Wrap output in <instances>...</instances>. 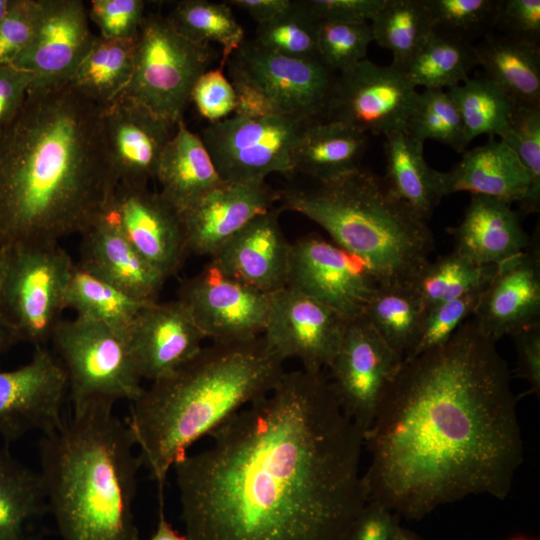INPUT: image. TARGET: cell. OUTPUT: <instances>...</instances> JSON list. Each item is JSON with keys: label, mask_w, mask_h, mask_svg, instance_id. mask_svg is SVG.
Segmentation results:
<instances>
[{"label": "cell", "mask_w": 540, "mask_h": 540, "mask_svg": "<svg viewBox=\"0 0 540 540\" xmlns=\"http://www.w3.org/2000/svg\"><path fill=\"white\" fill-rule=\"evenodd\" d=\"M281 211L321 226L332 241L364 260L380 284L413 285L434 239L426 220L397 198L384 179L360 168L339 178L280 190Z\"/></svg>", "instance_id": "obj_6"}, {"label": "cell", "mask_w": 540, "mask_h": 540, "mask_svg": "<svg viewBox=\"0 0 540 540\" xmlns=\"http://www.w3.org/2000/svg\"><path fill=\"white\" fill-rule=\"evenodd\" d=\"M427 311L412 285L380 284L364 317L404 359L416 344Z\"/></svg>", "instance_id": "obj_34"}, {"label": "cell", "mask_w": 540, "mask_h": 540, "mask_svg": "<svg viewBox=\"0 0 540 540\" xmlns=\"http://www.w3.org/2000/svg\"><path fill=\"white\" fill-rule=\"evenodd\" d=\"M88 10L80 0H41L34 36L14 65L32 72L33 87L66 82L91 48Z\"/></svg>", "instance_id": "obj_21"}, {"label": "cell", "mask_w": 540, "mask_h": 540, "mask_svg": "<svg viewBox=\"0 0 540 540\" xmlns=\"http://www.w3.org/2000/svg\"><path fill=\"white\" fill-rule=\"evenodd\" d=\"M392 540H420L414 533L402 528L400 525L396 528Z\"/></svg>", "instance_id": "obj_60"}, {"label": "cell", "mask_w": 540, "mask_h": 540, "mask_svg": "<svg viewBox=\"0 0 540 540\" xmlns=\"http://www.w3.org/2000/svg\"><path fill=\"white\" fill-rule=\"evenodd\" d=\"M66 373L73 408L103 401H134L142 379L127 339L109 327L83 317L61 320L52 337Z\"/></svg>", "instance_id": "obj_8"}, {"label": "cell", "mask_w": 540, "mask_h": 540, "mask_svg": "<svg viewBox=\"0 0 540 540\" xmlns=\"http://www.w3.org/2000/svg\"><path fill=\"white\" fill-rule=\"evenodd\" d=\"M403 360L364 316L347 323L328 380L342 411L364 433Z\"/></svg>", "instance_id": "obj_14"}, {"label": "cell", "mask_w": 540, "mask_h": 540, "mask_svg": "<svg viewBox=\"0 0 540 540\" xmlns=\"http://www.w3.org/2000/svg\"><path fill=\"white\" fill-rule=\"evenodd\" d=\"M204 339L190 312L178 299L148 303L127 335L139 376L151 382L190 360L203 347Z\"/></svg>", "instance_id": "obj_23"}, {"label": "cell", "mask_w": 540, "mask_h": 540, "mask_svg": "<svg viewBox=\"0 0 540 540\" xmlns=\"http://www.w3.org/2000/svg\"><path fill=\"white\" fill-rule=\"evenodd\" d=\"M370 26L373 41L392 53L391 64L401 70L432 33L424 0H386Z\"/></svg>", "instance_id": "obj_36"}, {"label": "cell", "mask_w": 540, "mask_h": 540, "mask_svg": "<svg viewBox=\"0 0 540 540\" xmlns=\"http://www.w3.org/2000/svg\"><path fill=\"white\" fill-rule=\"evenodd\" d=\"M485 286L428 309L416 344L404 360L444 344L473 316Z\"/></svg>", "instance_id": "obj_46"}, {"label": "cell", "mask_w": 540, "mask_h": 540, "mask_svg": "<svg viewBox=\"0 0 540 540\" xmlns=\"http://www.w3.org/2000/svg\"><path fill=\"white\" fill-rule=\"evenodd\" d=\"M518 157L531 182L527 201L521 207L526 214L540 207V107L516 105L505 131L499 136Z\"/></svg>", "instance_id": "obj_44"}, {"label": "cell", "mask_w": 540, "mask_h": 540, "mask_svg": "<svg viewBox=\"0 0 540 540\" xmlns=\"http://www.w3.org/2000/svg\"><path fill=\"white\" fill-rule=\"evenodd\" d=\"M347 323L331 308L286 286L271 294L263 337L283 361L295 358L302 369L322 372L336 355Z\"/></svg>", "instance_id": "obj_17"}, {"label": "cell", "mask_w": 540, "mask_h": 540, "mask_svg": "<svg viewBox=\"0 0 540 540\" xmlns=\"http://www.w3.org/2000/svg\"><path fill=\"white\" fill-rule=\"evenodd\" d=\"M372 41L370 22L318 21V58L334 73H339L365 59Z\"/></svg>", "instance_id": "obj_45"}, {"label": "cell", "mask_w": 540, "mask_h": 540, "mask_svg": "<svg viewBox=\"0 0 540 540\" xmlns=\"http://www.w3.org/2000/svg\"><path fill=\"white\" fill-rule=\"evenodd\" d=\"M310 121L288 116L251 120L232 115L209 124L200 137L221 179H265L271 173L293 174L292 154Z\"/></svg>", "instance_id": "obj_10"}, {"label": "cell", "mask_w": 540, "mask_h": 540, "mask_svg": "<svg viewBox=\"0 0 540 540\" xmlns=\"http://www.w3.org/2000/svg\"><path fill=\"white\" fill-rule=\"evenodd\" d=\"M493 30L500 35L540 44V0H500Z\"/></svg>", "instance_id": "obj_50"}, {"label": "cell", "mask_w": 540, "mask_h": 540, "mask_svg": "<svg viewBox=\"0 0 540 540\" xmlns=\"http://www.w3.org/2000/svg\"><path fill=\"white\" fill-rule=\"evenodd\" d=\"M476 66L474 44L431 33L403 71L414 87L448 90L465 82Z\"/></svg>", "instance_id": "obj_38"}, {"label": "cell", "mask_w": 540, "mask_h": 540, "mask_svg": "<svg viewBox=\"0 0 540 540\" xmlns=\"http://www.w3.org/2000/svg\"><path fill=\"white\" fill-rule=\"evenodd\" d=\"M158 522L153 534L147 540H188L167 520L164 512V499H159Z\"/></svg>", "instance_id": "obj_57"}, {"label": "cell", "mask_w": 540, "mask_h": 540, "mask_svg": "<svg viewBox=\"0 0 540 540\" xmlns=\"http://www.w3.org/2000/svg\"><path fill=\"white\" fill-rule=\"evenodd\" d=\"M477 65L517 104L540 107V45L490 34L474 44Z\"/></svg>", "instance_id": "obj_31"}, {"label": "cell", "mask_w": 540, "mask_h": 540, "mask_svg": "<svg viewBox=\"0 0 540 540\" xmlns=\"http://www.w3.org/2000/svg\"><path fill=\"white\" fill-rule=\"evenodd\" d=\"M399 516L383 504L369 500L342 540H392Z\"/></svg>", "instance_id": "obj_52"}, {"label": "cell", "mask_w": 540, "mask_h": 540, "mask_svg": "<svg viewBox=\"0 0 540 540\" xmlns=\"http://www.w3.org/2000/svg\"><path fill=\"white\" fill-rule=\"evenodd\" d=\"M16 342H18V340L14 333L0 317V354L9 349Z\"/></svg>", "instance_id": "obj_58"}, {"label": "cell", "mask_w": 540, "mask_h": 540, "mask_svg": "<svg viewBox=\"0 0 540 540\" xmlns=\"http://www.w3.org/2000/svg\"><path fill=\"white\" fill-rule=\"evenodd\" d=\"M41 0H13L0 22V65L14 64L30 44L39 21Z\"/></svg>", "instance_id": "obj_47"}, {"label": "cell", "mask_w": 540, "mask_h": 540, "mask_svg": "<svg viewBox=\"0 0 540 540\" xmlns=\"http://www.w3.org/2000/svg\"><path fill=\"white\" fill-rule=\"evenodd\" d=\"M417 95L403 70L363 59L335 76L322 118L366 134L405 131Z\"/></svg>", "instance_id": "obj_12"}, {"label": "cell", "mask_w": 540, "mask_h": 540, "mask_svg": "<svg viewBox=\"0 0 540 540\" xmlns=\"http://www.w3.org/2000/svg\"><path fill=\"white\" fill-rule=\"evenodd\" d=\"M495 268L477 264L454 250L429 261L412 286L430 309L484 287Z\"/></svg>", "instance_id": "obj_39"}, {"label": "cell", "mask_w": 540, "mask_h": 540, "mask_svg": "<svg viewBox=\"0 0 540 540\" xmlns=\"http://www.w3.org/2000/svg\"><path fill=\"white\" fill-rule=\"evenodd\" d=\"M102 110L66 81L30 88L0 128V249L58 244L101 217L118 185Z\"/></svg>", "instance_id": "obj_3"}, {"label": "cell", "mask_w": 540, "mask_h": 540, "mask_svg": "<svg viewBox=\"0 0 540 540\" xmlns=\"http://www.w3.org/2000/svg\"><path fill=\"white\" fill-rule=\"evenodd\" d=\"M448 91L457 105L467 145L479 135L499 137L517 105L484 73Z\"/></svg>", "instance_id": "obj_37"}, {"label": "cell", "mask_w": 540, "mask_h": 540, "mask_svg": "<svg viewBox=\"0 0 540 540\" xmlns=\"http://www.w3.org/2000/svg\"><path fill=\"white\" fill-rule=\"evenodd\" d=\"M379 285L364 260L332 240L311 233L291 243L287 286L311 296L348 322L364 316Z\"/></svg>", "instance_id": "obj_13"}, {"label": "cell", "mask_w": 540, "mask_h": 540, "mask_svg": "<svg viewBox=\"0 0 540 540\" xmlns=\"http://www.w3.org/2000/svg\"><path fill=\"white\" fill-rule=\"evenodd\" d=\"M135 42L96 36L69 84L98 106H108L121 96L130 80Z\"/></svg>", "instance_id": "obj_33"}, {"label": "cell", "mask_w": 540, "mask_h": 540, "mask_svg": "<svg viewBox=\"0 0 540 540\" xmlns=\"http://www.w3.org/2000/svg\"><path fill=\"white\" fill-rule=\"evenodd\" d=\"M507 540H534V539H531V538H528V537H524V536H517V537H512V538H509Z\"/></svg>", "instance_id": "obj_62"}, {"label": "cell", "mask_w": 540, "mask_h": 540, "mask_svg": "<svg viewBox=\"0 0 540 540\" xmlns=\"http://www.w3.org/2000/svg\"><path fill=\"white\" fill-rule=\"evenodd\" d=\"M405 131L423 143L435 140L460 153L467 147L462 120L448 90L418 92Z\"/></svg>", "instance_id": "obj_41"}, {"label": "cell", "mask_w": 540, "mask_h": 540, "mask_svg": "<svg viewBox=\"0 0 540 540\" xmlns=\"http://www.w3.org/2000/svg\"><path fill=\"white\" fill-rule=\"evenodd\" d=\"M489 137L485 144L465 150L450 171L440 172L442 195L467 191L522 207L530 193V177L503 141Z\"/></svg>", "instance_id": "obj_26"}, {"label": "cell", "mask_w": 540, "mask_h": 540, "mask_svg": "<svg viewBox=\"0 0 540 540\" xmlns=\"http://www.w3.org/2000/svg\"><path fill=\"white\" fill-rule=\"evenodd\" d=\"M473 319L481 333L495 343L505 335L540 321L538 229L523 252L496 265Z\"/></svg>", "instance_id": "obj_20"}, {"label": "cell", "mask_w": 540, "mask_h": 540, "mask_svg": "<svg viewBox=\"0 0 540 540\" xmlns=\"http://www.w3.org/2000/svg\"><path fill=\"white\" fill-rule=\"evenodd\" d=\"M280 208L253 218L210 258L226 275L272 294L287 286L291 243L280 226Z\"/></svg>", "instance_id": "obj_24"}, {"label": "cell", "mask_w": 540, "mask_h": 540, "mask_svg": "<svg viewBox=\"0 0 540 540\" xmlns=\"http://www.w3.org/2000/svg\"><path fill=\"white\" fill-rule=\"evenodd\" d=\"M67 395L60 361L44 346H35L28 363L0 371V435L9 443L33 430H53L63 420Z\"/></svg>", "instance_id": "obj_18"}, {"label": "cell", "mask_w": 540, "mask_h": 540, "mask_svg": "<svg viewBox=\"0 0 540 540\" xmlns=\"http://www.w3.org/2000/svg\"><path fill=\"white\" fill-rule=\"evenodd\" d=\"M318 20L303 1L272 20L258 24L253 42L261 48L292 58H318Z\"/></svg>", "instance_id": "obj_43"}, {"label": "cell", "mask_w": 540, "mask_h": 540, "mask_svg": "<svg viewBox=\"0 0 540 540\" xmlns=\"http://www.w3.org/2000/svg\"><path fill=\"white\" fill-rule=\"evenodd\" d=\"M8 265V251L6 249H0V293L4 283L6 271Z\"/></svg>", "instance_id": "obj_59"}, {"label": "cell", "mask_w": 540, "mask_h": 540, "mask_svg": "<svg viewBox=\"0 0 540 540\" xmlns=\"http://www.w3.org/2000/svg\"><path fill=\"white\" fill-rule=\"evenodd\" d=\"M386 0H303L318 21L366 23L376 16Z\"/></svg>", "instance_id": "obj_51"}, {"label": "cell", "mask_w": 540, "mask_h": 540, "mask_svg": "<svg viewBox=\"0 0 540 540\" xmlns=\"http://www.w3.org/2000/svg\"><path fill=\"white\" fill-rule=\"evenodd\" d=\"M283 363L263 335L245 342H212L143 388L126 423L159 499L175 463L194 443L268 393L285 372Z\"/></svg>", "instance_id": "obj_4"}, {"label": "cell", "mask_w": 540, "mask_h": 540, "mask_svg": "<svg viewBox=\"0 0 540 540\" xmlns=\"http://www.w3.org/2000/svg\"><path fill=\"white\" fill-rule=\"evenodd\" d=\"M178 300L205 338L221 343L262 336L271 308V294L235 280L212 262L181 283Z\"/></svg>", "instance_id": "obj_15"}, {"label": "cell", "mask_w": 540, "mask_h": 540, "mask_svg": "<svg viewBox=\"0 0 540 540\" xmlns=\"http://www.w3.org/2000/svg\"><path fill=\"white\" fill-rule=\"evenodd\" d=\"M215 56L209 44L185 36L169 17L145 16L135 42L132 74L120 97L176 126L183 121L195 83Z\"/></svg>", "instance_id": "obj_7"}, {"label": "cell", "mask_w": 540, "mask_h": 540, "mask_svg": "<svg viewBox=\"0 0 540 540\" xmlns=\"http://www.w3.org/2000/svg\"><path fill=\"white\" fill-rule=\"evenodd\" d=\"M188 38L203 44L217 43L222 48L220 67L244 40L243 27L236 20L231 6L207 0L179 1L168 16Z\"/></svg>", "instance_id": "obj_40"}, {"label": "cell", "mask_w": 540, "mask_h": 540, "mask_svg": "<svg viewBox=\"0 0 540 540\" xmlns=\"http://www.w3.org/2000/svg\"><path fill=\"white\" fill-rule=\"evenodd\" d=\"M13 0H0V22L7 14Z\"/></svg>", "instance_id": "obj_61"}, {"label": "cell", "mask_w": 540, "mask_h": 540, "mask_svg": "<svg viewBox=\"0 0 540 540\" xmlns=\"http://www.w3.org/2000/svg\"><path fill=\"white\" fill-rule=\"evenodd\" d=\"M6 250L0 317L18 341L44 346L62 320L75 262L59 243Z\"/></svg>", "instance_id": "obj_9"}, {"label": "cell", "mask_w": 540, "mask_h": 540, "mask_svg": "<svg viewBox=\"0 0 540 540\" xmlns=\"http://www.w3.org/2000/svg\"><path fill=\"white\" fill-rule=\"evenodd\" d=\"M173 469L188 540H342L369 501L364 432L323 372L276 385Z\"/></svg>", "instance_id": "obj_1"}, {"label": "cell", "mask_w": 540, "mask_h": 540, "mask_svg": "<svg viewBox=\"0 0 540 540\" xmlns=\"http://www.w3.org/2000/svg\"><path fill=\"white\" fill-rule=\"evenodd\" d=\"M113 406L73 408L40 440V474L62 540H141L133 502L142 463Z\"/></svg>", "instance_id": "obj_5"}, {"label": "cell", "mask_w": 540, "mask_h": 540, "mask_svg": "<svg viewBox=\"0 0 540 540\" xmlns=\"http://www.w3.org/2000/svg\"><path fill=\"white\" fill-rule=\"evenodd\" d=\"M159 193L181 211L224 181L200 135L177 123L156 170Z\"/></svg>", "instance_id": "obj_28"}, {"label": "cell", "mask_w": 540, "mask_h": 540, "mask_svg": "<svg viewBox=\"0 0 540 540\" xmlns=\"http://www.w3.org/2000/svg\"><path fill=\"white\" fill-rule=\"evenodd\" d=\"M368 134L342 122L319 118L304 127L292 154L293 173L324 182L359 170Z\"/></svg>", "instance_id": "obj_29"}, {"label": "cell", "mask_w": 540, "mask_h": 540, "mask_svg": "<svg viewBox=\"0 0 540 540\" xmlns=\"http://www.w3.org/2000/svg\"><path fill=\"white\" fill-rule=\"evenodd\" d=\"M433 34L473 44L493 33L500 0H424Z\"/></svg>", "instance_id": "obj_42"}, {"label": "cell", "mask_w": 540, "mask_h": 540, "mask_svg": "<svg viewBox=\"0 0 540 540\" xmlns=\"http://www.w3.org/2000/svg\"><path fill=\"white\" fill-rule=\"evenodd\" d=\"M232 82L262 93L280 115L313 121L323 117L335 79L319 58H292L244 41L228 58Z\"/></svg>", "instance_id": "obj_11"}, {"label": "cell", "mask_w": 540, "mask_h": 540, "mask_svg": "<svg viewBox=\"0 0 540 540\" xmlns=\"http://www.w3.org/2000/svg\"><path fill=\"white\" fill-rule=\"evenodd\" d=\"M265 179L223 182L179 211L189 254L212 256L253 218L279 202Z\"/></svg>", "instance_id": "obj_19"}, {"label": "cell", "mask_w": 540, "mask_h": 540, "mask_svg": "<svg viewBox=\"0 0 540 540\" xmlns=\"http://www.w3.org/2000/svg\"><path fill=\"white\" fill-rule=\"evenodd\" d=\"M148 303L125 294L76 263L65 294V307L74 310L76 316L99 322L126 339L137 315Z\"/></svg>", "instance_id": "obj_35"}, {"label": "cell", "mask_w": 540, "mask_h": 540, "mask_svg": "<svg viewBox=\"0 0 540 540\" xmlns=\"http://www.w3.org/2000/svg\"><path fill=\"white\" fill-rule=\"evenodd\" d=\"M35 80L28 70L14 64L0 65V128L19 111Z\"/></svg>", "instance_id": "obj_54"}, {"label": "cell", "mask_w": 540, "mask_h": 540, "mask_svg": "<svg viewBox=\"0 0 540 540\" xmlns=\"http://www.w3.org/2000/svg\"><path fill=\"white\" fill-rule=\"evenodd\" d=\"M198 113L210 124L222 121L232 113L236 106L234 87L222 68L208 69L197 80L191 99Z\"/></svg>", "instance_id": "obj_49"}, {"label": "cell", "mask_w": 540, "mask_h": 540, "mask_svg": "<svg viewBox=\"0 0 540 540\" xmlns=\"http://www.w3.org/2000/svg\"><path fill=\"white\" fill-rule=\"evenodd\" d=\"M231 83L236 94L233 115L251 120L282 116L274 105L255 88L242 82L231 81Z\"/></svg>", "instance_id": "obj_55"}, {"label": "cell", "mask_w": 540, "mask_h": 540, "mask_svg": "<svg viewBox=\"0 0 540 540\" xmlns=\"http://www.w3.org/2000/svg\"><path fill=\"white\" fill-rule=\"evenodd\" d=\"M386 176L390 191L421 218L427 220L443 197L440 171L424 157V143L404 130L384 135Z\"/></svg>", "instance_id": "obj_30"}, {"label": "cell", "mask_w": 540, "mask_h": 540, "mask_svg": "<svg viewBox=\"0 0 540 540\" xmlns=\"http://www.w3.org/2000/svg\"><path fill=\"white\" fill-rule=\"evenodd\" d=\"M102 216L166 280L181 270L189 251L180 214L159 192L118 184Z\"/></svg>", "instance_id": "obj_16"}, {"label": "cell", "mask_w": 540, "mask_h": 540, "mask_svg": "<svg viewBox=\"0 0 540 540\" xmlns=\"http://www.w3.org/2000/svg\"><path fill=\"white\" fill-rule=\"evenodd\" d=\"M142 0H92L89 18L100 30V36L114 40H135L144 15Z\"/></svg>", "instance_id": "obj_48"}, {"label": "cell", "mask_w": 540, "mask_h": 540, "mask_svg": "<svg viewBox=\"0 0 540 540\" xmlns=\"http://www.w3.org/2000/svg\"><path fill=\"white\" fill-rule=\"evenodd\" d=\"M447 231L454 250L480 265H497L523 252L531 240L509 203L481 195H472L462 221Z\"/></svg>", "instance_id": "obj_27"}, {"label": "cell", "mask_w": 540, "mask_h": 540, "mask_svg": "<svg viewBox=\"0 0 540 540\" xmlns=\"http://www.w3.org/2000/svg\"><path fill=\"white\" fill-rule=\"evenodd\" d=\"M290 0H231L226 3L248 13L258 24L274 19L288 10Z\"/></svg>", "instance_id": "obj_56"}, {"label": "cell", "mask_w": 540, "mask_h": 540, "mask_svg": "<svg viewBox=\"0 0 540 540\" xmlns=\"http://www.w3.org/2000/svg\"><path fill=\"white\" fill-rule=\"evenodd\" d=\"M82 270L144 302L157 301L166 279L102 215L81 234Z\"/></svg>", "instance_id": "obj_25"}, {"label": "cell", "mask_w": 540, "mask_h": 540, "mask_svg": "<svg viewBox=\"0 0 540 540\" xmlns=\"http://www.w3.org/2000/svg\"><path fill=\"white\" fill-rule=\"evenodd\" d=\"M175 127L124 97L103 107L104 142L118 184L147 186Z\"/></svg>", "instance_id": "obj_22"}, {"label": "cell", "mask_w": 540, "mask_h": 540, "mask_svg": "<svg viewBox=\"0 0 540 540\" xmlns=\"http://www.w3.org/2000/svg\"><path fill=\"white\" fill-rule=\"evenodd\" d=\"M517 352L516 375L526 380L534 394L540 393V321L510 335Z\"/></svg>", "instance_id": "obj_53"}, {"label": "cell", "mask_w": 540, "mask_h": 540, "mask_svg": "<svg viewBox=\"0 0 540 540\" xmlns=\"http://www.w3.org/2000/svg\"><path fill=\"white\" fill-rule=\"evenodd\" d=\"M364 447L369 500L407 520L471 495L507 497L524 458L516 397L506 360L473 318L403 360Z\"/></svg>", "instance_id": "obj_2"}, {"label": "cell", "mask_w": 540, "mask_h": 540, "mask_svg": "<svg viewBox=\"0 0 540 540\" xmlns=\"http://www.w3.org/2000/svg\"><path fill=\"white\" fill-rule=\"evenodd\" d=\"M48 510L40 472L0 448V540H36L28 524Z\"/></svg>", "instance_id": "obj_32"}]
</instances>
